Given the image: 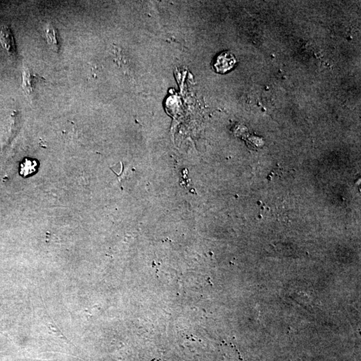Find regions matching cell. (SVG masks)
I'll list each match as a JSON object with an SVG mask.
<instances>
[{
  "label": "cell",
  "instance_id": "6da1fadb",
  "mask_svg": "<svg viewBox=\"0 0 361 361\" xmlns=\"http://www.w3.org/2000/svg\"><path fill=\"white\" fill-rule=\"evenodd\" d=\"M237 63L236 58L229 52H224L217 57L213 66L218 73H226L232 69Z\"/></svg>",
  "mask_w": 361,
  "mask_h": 361
},
{
  "label": "cell",
  "instance_id": "7a4b0ae2",
  "mask_svg": "<svg viewBox=\"0 0 361 361\" xmlns=\"http://www.w3.org/2000/svg\"><path fill=\"white\" fill-rule=\"evenodd\" d=\"M0 43L9 56L17 57V48L14 36L9 26H3L0 31Z\"/></svg>",
  "mask_w": 361,
  "mask_h": 361
},
{
  "label": "cell",
  "instance_id": "3957f363",
  "mask_svg": "<svg viewBox=\"0 0 361 361\" xmlns=\"http://www.w3.org/2000/svg\"><path fill=\"white\" fill-rule=\"evenodd\" d=\"M38 77L33 75L31 70L26 65H24L23 68V88L26 94L32 95L34 92V87Z\"/></svg>",
  "mask_w": 361,
  "mask_h": 361
},
{
  "label": "cell",
  "instance_id": "277c9868",
  "mask_svg": "<svg viewBox=\"0 0 361 361\" xmlns=\"http://www.w3.org/2000/svg\"><path fill=\"white\" fill-rule=\"evenodd\" d=\"M38 164L36 161H31L26 159L21 165L20 174L23 177H27L36 172Z\"/></svg>",
  "mask_w": 361,
  "mask_h": 361
},
{
  "label": "cell",
  "instance_id": "5b68a950",
  "mask_svg": "<svg viewBox=\"0 0 361 361\" xmlns=\"http://www.w3.org/2000/svg\"><path fill=\"white\" fill-rule=\"evenodd\" d=\"M46 38L47 43L51 45L52 49L58 50V39H57L56 31L52 25H48L46 28Z\"/></svg>",
  "mask_w": 361,
  "mask_h": 361
}]
</instances>
